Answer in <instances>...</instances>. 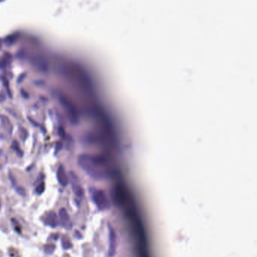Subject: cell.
<instances>
[{
  "instance_id": "8fae6325",
  "label": "cell",
  "mask_w": 257,
  "mask_h": 257,
  "mask_svg": "<svg viewBox=\"0 0 257 257\" xmlns=\"http://www.w3.org/2000/svg\"><path fill=\"white\" fill-rule=\"evenodd\" d=\"M11 62V56L9 54H5L4 58L0 59V69H4L8 66V64Z\"/></svg>"
},
{
  "instance_id": "44dd1931",
  "label": "cell",
  "mask_w": 257,
  "mask_h": 257,
  "mask_svg": "<svg viewBox=\"0 0 257 257\" xmlns=\"http://www.w3.org/2000/svg\"><path fill=\"white\" fill-rule=\"evenodd\" d=\"M24 77H25L24 74H22V75H21V76H20V78H18V81H17V82H18V83H20V82H21V81H22V80H23V78H24Z\"/></svg>"
},
{
  "instance_id": "5b68a950",
  "label": "cell",
  "mask_w": 257,
  "mask_h": 257,
  "mask_svg": "<svg viewBox=\"0 0 257 257\" xmlns=\"http://www.w3.org/2000/svg\"><path fill=\"white\" fill-rule=\"evenodd\" d=\"M59 216H60L62 226L66 228V229H70V227H71V221H70V218L68 213H67V211H66L65 208H61L60 210Z\"/></svg>"
},
{
  "instance_id": "9a60e30c",
  "label": "cell",
  "mask_w": 257,
  "mask_h": 257,
  "mask_svg": "<svg viewBox=\"0 0 257 257\" xmlns=\"http://www.w3.org/2000/svg\"><path fill=\"white\" fill-rule=\"evenodd\" d=\"M2 81H3L4 85L5 86V88H6V90H8V95H9V96H10V97H12V95H11V92H10V90H9V86H8V80L5 79V78H2Z\"/></svg>"
},
{
  "instance_id": "7a4b0ae2",
  "label": "cell",
  "mask_w": 257,
  "mask_h": 257,
  "mask_svg": "<svg viewBox=\"0 0 257 257\" xmlns=\"http://www.w3.org/2000/svg\"><path fill=\"white\" fill-rule=\"evenodd\" d=\"M60 102H61V104L63 105V107H64L67 114H68L69 120H70V121L71 122V123L74 124V125L78 123V112H77L76 108V107L74 106V105H73V103L69 100V99L63 97V96H60Z\"/></svg>"
},
{
  "instance_id": "52a82bcc",
  "label": "cell",
  "mask_w": 257,
  "mask_h": 257,
  "mask_svg": "<svg viewBox=\"0 0 257 257\" xmlns=\"http://www.w3.org/2000/svg\"><path fill=\"white\" fill-rule=\"evenodd\" d=\"M110 250H109V256L110 257L113 256L115 253V233L114 230L110 227Z\"/></svg>"
},
{
  "instance_id": "6da1fadb",
  "label": "cell",
  "mask_w": 257,
  "mask_h": 257,
  "mask_svg": "<svg viewBox=\"0 0 257 257\" xmlns=\"http://www.w3.org/2000/svg\"><path fill=\"white\" fill-rule=\"evenodd\" d=\"M78 162L85 173L94 180H105L110 175V171L106 162L99 157L81 154L78 157Z\"/></svg>"
},
{
  "instance_id": "9c48e42d",
  "label": "cell",
  "mask_w": 257,
  "mask_h": 257,
  "mask_svg": "<svg viewBox=\"0 0 257 257\" xmlns=\"http://www.w3.org/2000/svg\"><path fill=\"white\" fill-rule=\"evenodd\" d=\"M73 191L74 194L79 198H81L84 196V190H83L82 187L77 183L73 184Z\"/></svg>"
},
{
  "instance_id": "30bf717a",
  "label": "cell",
  "mask_w": 257,
  "mask_h": 257,
  "mask_svg": "<svg viewBox=\"0 0 257 257\" xmlns=\"http://www.w3.org/2000/svg\"><path fill=\"white\" fill-rule=\"evenodd\" d=\"M61 243L62 246H63V248L65 250H69L73 247L70 238L66 237V236H63V238L61 239Z\"/></svg>"
},
{
  "instance_id": "ba28073f",
  "label": "cell",
  "mask_w": 257,
  "mask_h": 257,
  "mask_svg": "<svg viewBox=\"0 0 257 257\" xmlns=\"http://www.w3.org/2000/svg\"><path fill=\"white\" fill-rule=\"evenodd\" d=\"M46 219L48 224L52 228L57 227L58 224H59L57 216L56 213H54V211H51V212L48 213Z\"/></svg>"
},
{
  "instance_id": "2e32d148",
  "label": "cell",
  "mask_w": 257,
  "mask_h": 257,
  "mask_svg": "<svg viewBox=\"0 0 257 257\" xmlns=\"http://www.w3.org/2000/svg\"><path fill=\"white\" fill-rule=\"evenodd\" d=\"M59 135H60V136L61 137V138H63H63H65V136H66V133H65V131L63 128H59Z\"/></svg>"
},
{
  "instance_id": "7c38bea8",
  "label": "cell",
  "mask_w": 257,
  "mask_h": 257,
  "mask_svg": "<svg viewBox=\"0 0 257 257\" xmlns=\"http://www.w3.org/2000/svg\"><path fill=\"white\" fill-rule=\"evenodd\" d=\"M55 250V246L54 244H47L44 247V251L47 254H52Z\"/></svg>"
},
{
  "instance_id": "5bb4252c",
  "label": "cell",
  "mask_w": 257,
  "mask_h": 257,
  "mask_svg": "<svg viewBox=\"0 0 257 257\" xmlns=\"http://www.w3.org/2000/svg\"><path fill=\"white\" fill-rule=\"evenodd\" d=\"M36 190V193H38V195L41 194V193L45 191V183H44L43 182H41V183H39V184L37 186Z\"/></svg>"
},
{
  "instance_id": "e0dca14e",
  "label": "cell",
  "mask_w": 257,
  "mask_h": 257,
  "mask_svg": "<svg viewBox=\"0 0 257 257\" xmlns=\"http://www.w3.org/2000/svg\"><path fill=\"white\" fill-rule=\"evenodd\" d=\"M17 193H18L19 194L21 195V196H24L25 191H24V190H23V188H21V187L17 188Z\"/></svg>"
},
{
  "instance_id": "4fadbf2b",
  "label": "cell",
  "mask_w": 257,
  "mask_h": 257,
  "mask_svg": "<svg viewBox=\"0 0 257 257\" xmlns=\"http://www.w3.org/2000/svg\"><path fill=\"white\" fill-rule=\"evenodd\" d=\"M12 148L15 150V151L16 152L17 154H18L20 157H22L23 156V153H22V150H20V147H19V144H17V141H14L13 142V144H12Z\"/></svg>"
},
{
  "instance_id": "3957f363",
  "label": "cell",
  "mask_w": 257,
  "mask_h": 257,
  "mask_svg": "<svg viewBox=\"0 0 257 257\" xmlns=\"http://www.w3.org/2000/svg\"><path fill=\"white\" fill-rule=\"evenodd\" d=\"M92 200L96 206L101 211L107 209L110 207V202L104 192L101 190H94L92 192Z\"/></svg>"
},
{
  "instance_id": "8992f818",
  "label": "cell",
  "mask_w": 257,
  "mask_h": 257,
  "mask_svg": "<svg viewBox=\"0 0 257 257\" xmlns=\"http://www.w3.org/2000/svg\"><path fill=\"white\" fill-rule=\"evenodd\" d=\"M33 63L39 71H43V72H47L48 71V66L46 62L42 58L38 57V56L33 58Z\"/></svg>"
},
{
  "instance_id": "ffe728a7",
  "label": "cell",
  "mask_w": 257,
  "mask_h": 257,
  "mask_svg": "<svg viewBox=\"0 0 257 257\" xmlns=\"http://www.w3.org/2000/svg\"><path fill=\"white\" fill-rule=\"evenodd\" d=\"M21 94H22V95H23V97H26V98H27V99L29 97L28 94L27 93V92H24V91H23V90H21Z\"/></svg>"
},
{
  "instance_id": "d6986e66",
  "label": "cell",
  "mask_w": 257,
  "mask_h": 257,
  "mask_svg": "<svg viewBox=\"0 0 257 257\" xmlns=\"http://www.w3.org/2000/svg\"><path fill=\"white\" fill-rule=\"evenodd\" d=\"M5 100V96L2 92L0 93V102H4Z\"/></svg>"
},
{
  "instance_id": "277c9868",
  "label": "cell",
  "mask_w": 257,
  "mask_h": 257,
  "mask_svg": "<svg viewBox=\"0 0 257 257\" xmlns=\"http://www.w3.org/2000/svg\"><path fill=\"white\" fill-rule=\"evenodd\" d=\"M57 180L59 182V183L61 186H66V185L68 184L69 179L63 165H60V167L58 168L57 171Z\"/></svg>"
},
{
  "instance_id": "ac0fdd59",
  "label": "cell",
  "mask_w": 257,
  "mask_h": 257,
  "mask_svg": "<svg viewBox=\"0 0 257 257\" xmlns=\"http://www.w3.org/2000/svg\"><path fill=\"white\" fill-rule=\"evenodd\" d=\"M62 148V144L60 142H57L56 144V152H57L58 150H60Z\"/></svg>"
}]
</instances>
